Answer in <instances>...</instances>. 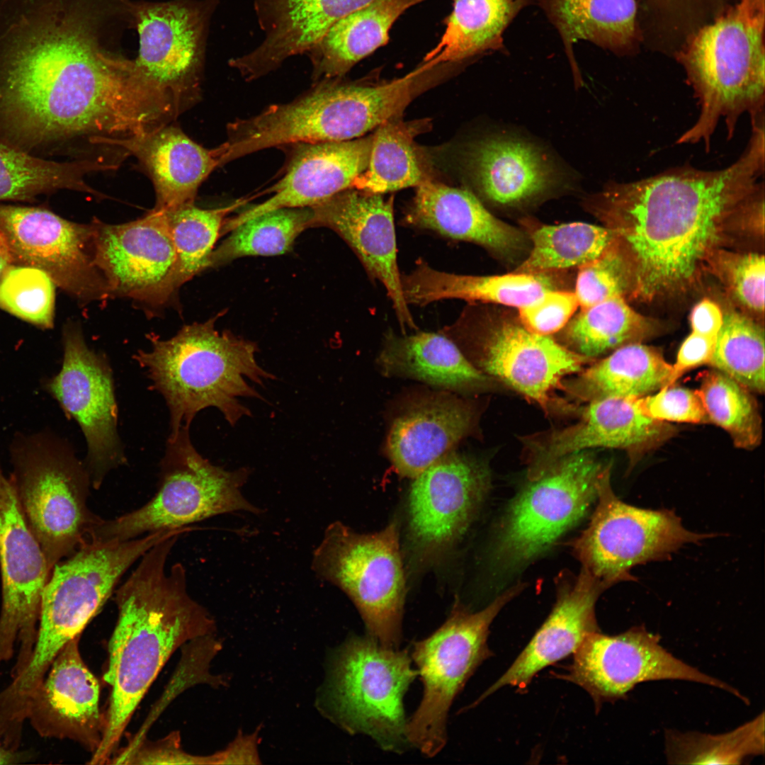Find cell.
<instances>
[{
	"label": "cell",
	"instance_id": "22",
	"mask_svg": "<svg viewBox=\"0 0 765 765\" xmlns=\"http://www.w3.org/2000/svg\"><path fill=\"white\" fill-rule=\"evenodd\" d=\"M135 19L139 52L134 63L170 93L183 110L200 96L205 12L187 1L117 0Z\"/></svg>",
	"mask_w": 765,
	"mask_h": 765
},
{
	"label": "cell",
	"instance_id": "32",
	"mask_svg": "<svg viewBox=\"0 0 765 765\" xmlns=\"http://www.w3.org/2000/svg\"><path fill=\"white\" fill-rule=\"evenodd\" d=\"M373 0H268L266 38L230 64L246 79H257L289 57L310 51L338 20Z\"/></svg>",
	"mask_w": 765,
	"mask_h": 765
},
{
	"label": "cell",
	"instance_id": "3",
	"mask_svg": "<svg viewBox=\"0 0 765 765\" xmlns=\"http://www.w3.org/2000/svg\"><path fill=\"white\" fill-rule=\"evenodd\" d=\"M180 535L149 549L115 591L118 618L104 674L111 693L102 740L91 764L109 762L134 711L171 654L188 642L216 631L214 618L190 596L183 565L166 568Z\"/></svg>",
	"mask_w": 765,
	"mask_h": 765
},
{
	"label": "cell",
	"instance_id": "56",
	"mask_svg": "<svg viewBox=\"0 0 765 765\" xmlns=\"http://www.w3.org/2000/svg\"><path fill=\"white\" fill-rule=\"evenodd\" d=\"M690 321L692 332L716 339L723 322V314L716 303L704 299L693 308Z\"/></svg>",
	"mask_w": 765,
	"mask_h": 765
},
{
	"label": "cell",
	"instance_id": "2",
	"mask_svg": "<svg viewBox=\"0 0 765 765\" xmlns=\"http://www.w3.org/2000/svg\"><path fill=\"white\" fill-rule=\"evenodd\" d=\"M764 128L728 166L673 168L638 181L608 184L590 206L613 234L630 294L652 301L686 292L718 251L725 228L764 173Z\"/></svg>",
	"mask_w": 765,
	"mask_h": 765
},
{
	"label": "cell",
	"instance_id": "49",
	"mask_svg": "<svg viewBox=\"0 0 765 765\" xmlns=\"http://www.w3.org/2000/svg\"><path fill=\"white\" fill-rule=\"evenodd\" d=\"M579 268L574 293L582 308L629 293L628 268L613 243L599 256Z\"/></svg>",
	"mask_w": 765,
	"mask_h": 765
},
{
	"label": "cell",
	"instance_id": "5",
	"mask_svg": "<svg viewBox=\"0 0 765 765\" xmlns=\"http://www.w3.org/2000/svg\"><path fill=\"white\" fill-rule=\"evenodd\" d=\"M764 0H740L701 29L683 62L699 106V115L676 144L702 142L709 152L718 123L729 140L745 113L764 115Z\"/></svg>",
	"mask_w": 765,
	"mask_h": 765
},
{
	"label": "cell",
	"instance_id": "46",
	"mask_svg": "<svg viewBox=\"0 0 765 765\" xmlns=\"http://www.w3.org/2000/svg\"><path fill=\"white\" fill-rule=\"evenodd\" d=\"M698 390L710 423L725 431L735 447L753 450L759 446L762 420L753 392L714 368L702 373Z\"/></svg>",
	"mask_w": 765,
	"mask_h": 765
},
{
	"label": "cell",
	"instance_id": "34",
	"mask_svg": "<svg viewBox=\"0 0 765 765\" xmlns=\"http://www.w3.org/2000/svg\"><path fill=\"white\" fill-rule=\"evenodd\" d=\"M383 373L453 390L487 385L488 378L448 336L434 332L397 336L390 332L378 357Z\"/></svg>",
	"mask_w": 765,
	"mask_h": 765
},
{
	"label": "cell",
	"instance_id": "18",
	"mask_svg": "<svg viewBox=\"0 0 765 765\" xmlns=\"http://www.w3.org/2000/svg\"><path fill=\"white\" fill-rule=\"evenodd\" d=\"M0 230L14 264L41 269L80 305L109 298L94 261L92 223L72 222L40 207L0 204Z\"/></svg>",
	"mask_w": 765,
	"mask_h": 765
},
{
	"label": "cell",
	"instance_id": "25",
	"mask_svg": "<svg viewBox=\"0 0 765 765\" xmlns=\"http://www.w3.org/2000/svg\"><path fill=\"white\" fill-rule=\"evenodd\" d=\"M80 635L58 653L32 696L27 720L42 737L75 741L94 753L104 729L99 684L84 663Z\"/></svg>",
	"mask_w": 765,
	"mask_h": 765
},
{
	"label": "cell",
	"instance_id": "7",
	"mask_svg": "<svg viewBox=\"0 0 765 765\" xmlns=\"http://www.w3.org/2000/svg\"><path fill=\"white\" fill-rule=\"evenodd\" d=\"M169 536L160 531L125 541L89 540L53 567L42 593L32 656L16 679L22 689L40 685L56 656L81 635L125 572Z\"/></svg>",
	"mask_w": 765,
	"mask_h": 765
},
{
	"label": "cell",
	"instance_id": "8",
	"mask_svg": "<svg viewBox=\"0 0 765 765\" xmlns=\"http://www.w3.org/2000/svg\"><path fill=\"white\" fill-rule=\"evenodd\" d=\"M315 84L290 102L228 123L227 139L217 147L220 166L271 147L358 138L393 113L392 96L383 84L360 86L334 79Z\"/></svg>",
	"mask_w": 765,
	"mask_h": 765
},
{
	"label": "cell",
	"instance_id": "6",
	"mask_svg": "<svg viewBox=\"0 0 765 765\" xmlns=\"http://www.w3.org/2000/svg\"><path fill=\"white\" fill-rule=\"evenodd\" d=\"M417 674L407 651L351 637L329 653L315 706L351 735H366L383 749L400 752L408 743L403 698Z\"/></svg>",
	"mask_w": 765,
	"mask_h": 765
},
{
	"label": "cell",
	"instance_id": "44",
	"mask_svg": "<svg viewBox=\"0 0 765 765\" xmlns=\"http://www.w3.org/2000/svg\"><path fill=\"white\" fill-rule=\"evenodd\" d=\"M312 217L311 208H286L249 220L234 228L231 234L213 250L210 267L243 256L285 254L301 232L312 227Z\"/></svg>",
	"mask_w": 765,
	"mask_h": 765
},
{
	"label": "cell",
	"instance_id": "37",
	"mask_svg": "<svg viewBox=\"0 0 765 765\" xmlns=\"http://www.w3.org/2000/svg\"><path fill=\"white\" fill-rule=\"evenodd\" d=\"M118 167L103 159L47 160L0 142V201H33L38 196L67 189L103 195L89 186L86 175Z\"/></svg>",
	"mask_w": 765,
	"mask_h": 765
},
{
	"label": "cell",
	"instance_id": "17",
	"mask_svg": "<svg viewBox=\"0 0 765 765\" xmlns=\"http://www.w3.org/2000/svg\"><path fill=\"white\" fill-rule=\"evenodd\" d=\"M573 654L572 664L560 677L587 691L596 709L623 698L638 684L651 681H693L744 698L730 684L674 657L661 645L658 635L643 626L615 635L592 633Z\"/></svg>",
	"mask_w": 765,
	"mask_h": 765
},
{
	"label": "cell",
	"instance_id": "24",
	"mask_svg": "<svg viewBox=\"0 0 765 765\" xmlns=\"http://www.w3.org/2000/svg\"><path fill=\"white\" fill-rule=\"evenodd\" d=\"M310 208L312 227H325L336 232L370 276L384 285L401 327L414 328L397 264L392 199L348 188Z\"/></svg>",
	"mask_w": 765,
	"mask_h": 765
},
{
	"label": "cell",
	"instance_id": "14",
	"mask_svg": "<svg viewBox=\"0 0 765 765\" xmlns=\"http://www.w3.org/2000/svg\"><path fill=\"white\" fill-rule=\"evenodd\" d=\"M605 466L582 450L529 480L506 512L497 543V560L510 567L525 563L577 524L596 501Z\"/></svg>",
	"mask_w": 765,
	"mask_h": 765
},
{
	"label": "cell",
	"instance_id": "1",
	"mask_svg": "<svg viewBox=\"0 0 765 765\" xmlns=\"http://www.w3.org/2000/svg\"><path fill=\"white\" fill-rule=\"evenodd\" d=\"M97 17L88 0H0V142L34 154L136 128L147 92L100 49Z\"/></svg>",
	"mask_w": 765,
	"mask_h": 765
},
{
	"label": "cell",
	"instance_id": "47",
	"mask_svg": "<svg viewBox=\"0 0 765 765\" xmlns=\"http://www.w3.org/2000/svg\"><path fill=\"white\" fill-rule=\"evenodd\" d=\"M764 330L737 312L723 314L709 365L753 393L765 390Z\"/></svg>",
	"mask_w": 765,
	"mask_h": 765
},
{
	"label": "cell",
	"instance_id": "28",
	"mask_svg": "<svg viewBox=\"0 0 765 765\" xmlns=\"http://www.w3.org/2000/svg\"><path fill=\"white\" fill-rule=\"evenodd\" d=\"M90 144L120 147L136 157L152 182L159 210L193 203L202 183L220 166L215 148L202 147L171 123L128 137H94Z\"/></svg>",
	"mask_w": 765,
	"mask_h": 765
},
{
	"label": "cell",
	"instance_id": "50",
	"mask_svg": "<svg viewBox=\"0 0 765 765\" xmlns=\"http://www.w3.org/2000/svg\"><path fill=\"white\" fill-rule=\"evenodd\" d=\"M647 416L664 422L710 424L698 390L675 384L663 386L656 392L638 399Z\"/></svg>",
	"mask_w": 765,
	"mask_h": 765
},
{
	"label": "cell",
	"instance_id": "12",
	"mask_svg": "<svg viewBox=\"0 0 765 765\" xmlns=\"http://www.w3.org/2000/svg\"><path fill=\"white\" fill-rule=\"evenodd\" d=\"M523 589L521 584L497 596L477 612L456 601L443 624L414 643L412 657L424 686L419 706L406 725L409 744L431 757L447 740L448 711L477 667L492 655L489 626L502 608Z\"/></svg>",
	"mask_w": 765,
	"mask_h": 765
},
{
	"label": "cell",
	"instance_id": "21",
	"mask_svg": "<svg viewBox=\"0 0 765 765\" xmlns=\"http://www.w3.org/2000/svg\"><path fill=\"white\" fill-rule=\"evenodd\" d=\"M458 347L471 346L477 366L536 402L550 409L551 394L567 375L579 371L589 358L561 346L549 336L504 322L474 331L458 322L443 330Z\"/></svg>",
	"mask_w": 765,
	"mask_h": 765
},
{
	"label": "cell",
	"instance_id": "29",
	"mask_svg": "<svg viewBox=\"0 0 765 765\" xmlns=\"http://www.w3.org/2000/svg\"><path fill=\"white\" fill-rule=\"evenodd\" d=\"M465 160L478 191L499 205L528 203L562 181L560 170L543 150L515 137L497 135L477 140L468 148Z\"/></svg>",
	"mask_w": 765,
	"mask_h": 765
},
{
	"label": "cell",
	"instance_id": "23",
	"mask_svg": "<svg viewBox=\"0 0 765 765\" xmlns=\"http://www.w3.org/2000/svg\"><path fill=\"white\" fill-rule=\"evenodd\" d=\"M638 399L611 397L589 401L575 424L528 438V477L537 478L564 457L593 448L625 450L635 463L673 437L676 429L645 415Z\"/></svg>",
	"mask_w": 765,
	"mask_h": 765
},
{
	"label": "cell",
	"instance_id": "45",
	"mask_svg": "<svg viewBox=\"0 0 765 765\" xmlns=\"http://www.w3.org/2000/svg\"><path fill=\"white\" fill-rule=\"evenodd\" d=\"M238 204L204 209L196 206L193 202L163 210L176 251L172 278L175 293L183 283L210 267V259L222 234L225 216Z\"/></svg>",
	"mask_w": 765,
	"mask_h": 765
},
{
	"label": "cell",
	"instance_id": "52",
	"mask_svg": "<svg viewBox=\"0 0 765 765\" xmlns=\"http://www.w3.org/2000/svg\"><path fill=\"white\" fill-rule=\"evenodd\" d=\"M579 306L574 293L552 288L518 311L523 327L533 333L549 336L563 328Z\"/></svg>",
	"mask_w": 765,
	"mask_h": 765
},
{
	"label": "cell",
	"instance_id": "31",
	"mask_svg": "<svg viewBox=\"0 0 765 765\" xmlns=\"http://www.w3.org/2000/svg\"><path fill=\"white\" fill-rule=\"evenodd\" d=\"M473 419L470 406L458 399H424L394 420L387 438V454L400 475L414 478L464 438Z\"/></svg>",
	"mask_w": 765,
	"mask_h": 765
},
{
	"label": "cell",
	"instance_id": "11",
	"mask_svg": "<svg viewBox=\"0 0 765 765\" xmlns=\"http://www.w3.org/2000/svg\"><path fill=\"white\" fill-rule=\"evenodd\" d=\"M312 570L349 597L371 638L398 647L406 583L396 521L373 533L331 523L313 552Z\"/></svg>",
	"mask_w": 765,
	"mask_h": 765
},
{
	"label": "cell",
	"instance_id": "13",
	"mask_svg": "<svg viewBox=\"0 0 765 765\" xmlns=\"http://www.w3.org/2000/svg\"><path fill=\"white\" fill-rule=\"evenodd\" d=\"M611 465L598 483L597 505L590 523L570 544L582 569L605 589L634 580L630 570L651 561L667 559L688 543L713 537L687 530L672 511L638 508L620 500L613 492Z\"/></svg>",
	"mask_w": 765,
	"mask_h": 765
},
{
	"label": "cell",
	"instance_id": "42",
	"mask_svg": "<svg viewBox=\"0 0 765 765\" xmlns=\"http://www.w3.org/2000/svg\"><path fill=\"white\" fill-rule=\"evenodd\" d=\"M613 239L608 227L586 222L541 226L533 232L531 249L517 272L544 274L580 267L599 256Z\"/></svg>",
	"mask_w": 765,
	"mask_h": 765
},
{
	"label": "cell",
	"instance_id": "36",
	"mask_svg": "<svg viewBox=\"0 0 765 765\" xmlns=\"http://www.w3.org/2000/svg\"><path fill=\"white\" fill-rule=\"evenodd\" d=\"M672 365L657 348L642 343L623 345L585 370L569 390L584 400L640 398L667 385Z\"/></svg>",
	"mask_w": 765,
	"mask_h": 765
},
{
	"label": "cell",
	"instance_id": "58",
	"mask_svg": "<svg viewBox=\"0 0 765 765\" xmlns=\"http://www.w3.org/2000/svg\"><path fill=\"white\" fill-rule=\"evenodd\" d=\"M28 759V754L18 750H11L0 745V764H13Z\"/></svg>",
	"mask_w": 765,
	"mask_h": 765
},
{
	"label": "cell",
	"instance_id": "19",
	"mask_svg": "<svg viewBox=\"0 0 765 765\" xmlns=\"http://www.w3.org/2000/svg\"><path fill=\"white\" fill-rule=\"evenodd\" d=\"M482 463L448 453L414 478L407 539L416 563L436 560L464 534L489 487Z\"/></svg>",
	"mask_w": 765,
	"mask_h": 765
},
{
	"label": "cell",
	"instance_id": "55",
	"mask_svg": "<svg viewBox=\"0 0 765 765\" xmlns=\"http://www.w3.org/2000/svg\"><path fill=\"white\" fill-rule=\"evenodd\" d=\"M259 732V728L251 734L239 730L225 749L217 752V764H261L258 750Z\"/></svg>",
	"mask_w": 765,
	"mask_h": 765
},
{
	"label": "cell",
	"instance_id": "53",
	"mask_svg": "<svg viewBox=\"0 0 765 765\" xmlns=\"http://www.w3.org/2000/svg\"><path fill=\"white\" fill-rule=\"evenodd\" d=\"M114 764H217V755H192L185 752L180 744L177 732L157 742L142 740L129 746L115 759Z\"/></svg>",
	"mask_w": 765,
	"mask_h": 765
},
{
	"label": "cell",
	"instance_id": "40",
	"mask_svg": "<svg viewBox=\"0 0 765 765\" xmlns=\"http://www.w3.org/2000/svg\"><path fill=\"white\" fill-rule=\"evenodd\" d=\"M543 4L568 46L583 40L619 48L634 35L635 0H543Z\"/></svg>",
	"mask_w": 765,
	"mask_h": 765
},
{
	"label": "cell",
	"instance_id": "38",
	"mask_svg": "<svg viewBox=\"0 0 765 765\" xmlns=\"http://www.w3.org/2000/svg\"><path fill=\"white\" fill-rule=\"evenodd\" d=\"M453 10L436 46L424 62L434 67L497 48L526 0H452Z\"/></svg>",
	"mask_w": 765,
	"mask_h": 765
},
{
	"label": "cell",
	"instance_id": "57",
	"mask_svg": "<svg viewBox=\"0 0 765 765\" xmlns=\"http://www.w3.org/2000/svg\"><path fill=\"white\" fill-rule=\"evenodd\" d=\"M13 264H14V260L10 246L0 230V279L4 271Z\"/></svg>",
	"mask_w": 765,
	"mask_h": 765
},
{
	"label": "cell",
	"instance_id": "33",
	"mask_svg": "<svg viewBox=\"0 0 765 765\" xmlns=\"http://www.w3.org/2000/svg\"><path fill=\"white\" fill-rule=\"evenodd\" d=\"M401 283L407 304L421 306L458 298L518 309L552 288L544 274L460 275L436 270L422 261L411 273L401 276Z\"/></svg>",
	"mask_w": 765,
	"mask_h": 765
},
{
	"label": "cell",
	"instance_id": "9",
	"mask_svg": "<svg viewBox=\"0 0 765 765\" xmlns=\"http://www.w3.org/2000/svg\"><path fill=\"white\" fill-rule=\"evenodd\" d=\"M11 450L10 480L52 570L88 541L103 519L88 507L89 472L68 443L50 433L18 436Z\"/></svg>",
	"mask_w": 765,
	"mask_h": 765
},
{
	"label": "cell",
	"instance_id": "4",
	"mask_svg": "<svg viewBox=\"0 0 765 765\" xmlns=\"http://www.w3.org/2000/svg\"><path fill=\"white\" fill-rule=\"evenodd\" d=\"M215 319L185 325L166 340L148 336L150 349L133 357L165 400L169 437L189 427L196 414L208 407L217 408L235 425L251 415L239 398L261 399L249 381L263 385L265 380L275 378L256 361L255 343L227 331L220 333Z\"/></svg>",
	"mask_w": 765,
	"mask_h": 765
},
{
	"label": "cell",
	"instance_id": "15",
	"mask_svg": "<svg viewBox=\"0 0 765 765\" xmlns=\"http://www.w3.org/2000/svg\"><path fill=\"white\" fill-rule=\"evenodd\" d=\"M62 343V368L45 386L83 432L88 448L84 464L96 489L126 461L117 429L113 373L107 358L87 346L78 324L64 325Z\"/></svg>",
	"mask_w": 765,
	"mask_h": 765
},
{
	"label": "cell",
	"instance_id": "27",
	"mask_svg": "<svg viewBox=\"0 0 765 765\" xmlns=\"http://www.w3.org/2000/svg\"><path fill=\"white\" fill-rule=\"evenodd\" d=\"M604 589L583 570L577 577H560L549 616L510 667L476 702L503 686L526 688L537 673L573 654L589 635L599 631L595 604Z\"/></svg>",
	"mask_w": 765,
	"mask_h": 765
},
{
	"label": "cell",
	"instance_id": "20",
	"mask_svg": "<svg viewBox=\"0 0 765 765\" xmlns=\"http://www.w3.org/2000/svg\"><path fill=\"white\" fill-rule=\"evenodd\" d=\"M91 223L94 261L107 283L109 298H128L154 307L171 300L176 294V251L164 210L154 208L123 224L97 219Z\"/></svg>",
	"mask_w": 765,
	"mask_h": 765
},
{
	"label": "cell",
	"instance_id": "10",
	"mask_svg": "<svg viewBox=\"0 0 765 765\" xmlns=\"http://www.w3.org/2000/svg\"><path fill=\"white\" fill-rule=\"evenodd\" d=\"M158 490L141 507L103 519L90 540L125 541L160 531L175 530L219 514L261 510L242 495L249 470H227L203 458L191 441L189 427L169 437L160 464Z\"/></svg>",
	"mask_w": 765,
	"mask_h": 765
},
{
	"label": "cell",
	"instance_id": "54",
	"mask_svg": "<svg viewBox=\"0 0 765 765\" xmlns=\"http://www.w3.org/2000/svg\"><path fill=\"white\" fill-rule=\"evenodd\" d=\"M715 342V339L691 332L681 344L675 363L672 364V370L667 385L675 384L680 377L691 369L709 365Z\"/></svg>",
	"mask_w": 765,
	"mask_h": 765
},
{
	"label": "cell",
	"instance_id": "16",
	"mask_svg": "<svg viewBox=\"0 0 765 765\" xmlns=\"http://www.w3.org/2000/svg\"><path fill=\"white\" fill-rule=\"evenodd\" d=\"M0 569V668L16 655L11 675L17 676L32 656L42 593L52 570L1 465Z\"/></svg>",
	"mask_w": 765,
	"mask_h": 765
},
{
	"label": "cell",
	"instance_id": "51",
	"mask_svg": "<svg viewBox=\"0 0 765 765\" xmlns=\"http://www.w3.org/2000/svg\"><path fill=\"white\" fill-rule=\"evenodd\" d=\"M723 275L737 301L757 314L764 311V256L758 253L722 254Z\"/></svg>",
	"mask_w": 765,
	"mask_h": 765
},
{
	"label": "cell",
	"instance_id": "26",
	"mask_svg": "<svg viewBox=\"0 0 765 765\" xmlns=\"http://www.w3.org/2000/svg\"><path fill=\"white\" fill-rule=\"evenodd\" d=\"M373 135L344 141L298 143L291 147L282 178L268 200L226 220L222 233L265 212L286 208H310L351 188L367 168Z\"/></svg>",
	"mask_w": 765,
	"mask_h": 765
},
{
	"label": "cell",
	"instance_id": "35",
	"mask_svg": "<svg viewBox=\"0 0 765 765\" xmlns=\"http://www.w3.org/2000/svg\"><path fill=\"white\" fill-rule=\"evenodd\" d=\"M424 0H373L335 22L310 50L313 81L336 79L389 40L395 21Z\"/></svg>",
	"mask_w": 765,
	"mask_h": 765
},
{
	"label": "cell",
	"instance_id": "41",
	"mask_svg": "<svg viewBox=\"0 0 765 765\" xmlns=\"http://www.w3.org/2000/svg\"><path fill=\"white\" fill-rule=\"evenodd\" d=\"M650 319L635 312L624 296H616L587 307L567 329L575 352L591 358L631 343H642L658 332Z\"/></svg>",
	"mask_w": 765,
	"mask_h": 765
},
{
	"label": "cell",
	"instance_id": "30",
	"mask_svg": "<svg viewBox=\"0 0 765 765\" xmlns=\"http://www.w3.org/2000/svg\"><path fill=\"white\" fill-rule=\"evenodd\" d=\"M406 222L507 257L528 244L522 232L491 214L472 192L431 180L417 186Z\"/></svg>",
	"mask_w": 765,
	"mask_h": 765
},
{
	"label": "cell",
	"instance_id": "39",
	"mask_svg": "<svg viewBox=\"0 0 765 765\" xmlns=\"http://www.w3.org/2000/svg\"><path fill=\"white\" fill-rule=\"evenodd\" d=\"M398 118H390L376 128L368 166L356 178L351 188L382 194L417 187L430 180L414 140L419 129Z\"/></svg>",
	"mask_w": 765,
	"mask_h": 765
},
{
	"label": "cell",
	"instance_id": "43",
	"mask_svg": "<svg viewBox=\"0 0 765 765\" xmlns=\"http://www.w3.org/2000/svg\"><path fill=\"white\" fill-rule=\"evenodd\" d=\"M764 714L721 734L667 730L664 753L673 764H741L764 754Z\"/></svg>",
	"mask_w": 765,
	"mask_h": 765
},
{
	"label": "cell",
	"instance_id": "48",
	"mask_svg": "<svg viewBox=\"0 0 765 765\" xmlns=\"http://www.w3.org/2000/svg\"><path fill=\"white\" fill-rule=\"evenodd\" d=\"M55 287L41 269L13 264L0 279V309L40 329H52Z\"/></svg>",
	"mask_w": 765,
	"mask_h": 765
}]
</instances>
